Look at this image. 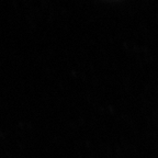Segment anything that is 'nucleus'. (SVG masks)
Instances as JSON below:
<instances>
[]
</instances>
